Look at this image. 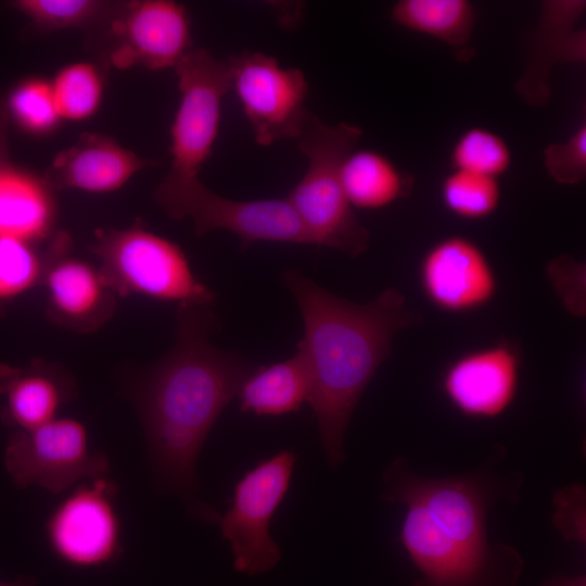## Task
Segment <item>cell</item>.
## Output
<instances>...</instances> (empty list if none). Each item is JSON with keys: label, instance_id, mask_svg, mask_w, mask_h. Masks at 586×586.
<instances>
[{"label": "cell", "instance_id": "cell-1", "mask_svg": "<svg viewBox=\"0 0 586 586\" xmlns=\"http://www.w3.org/2000/svg\"><path fill=\"white\" fill-rule=\"evenodd\" d=\"M215 327L207 307L179 306L176 343L145 373L136 402L161 485L180 494L198 515L219 522L218 513L196 497V460L212 426L254 367L241 355L212 345Z\"/></svg>", "mask_w": 586, "mask_h": 586}, {"label": "cell", "instance_id": "cell-2", "mask_svg": "<svg viewBox=\"0 0 586 586\" xmlns=\"http://www.w3.org/2000/svg\"><path fill=\"white\" fill-rule=\"evenodd\" d=\"M382 480V500L406 507L399 540L422 573L415 586H515L522 559L511 546L489 544L486 522L499 498H518L521 472L499 476L485 464L469 474L430 479L400 457Z\"/></svg>", "mask_w": 586, "mask_h": 586}, {"label": "cell", "instance_id": "cell-3", "mask_svg": "<svg viewBox=\"0 0 586 586\" xmlns=\"http://www.w3.org/2000/svg\"><path fill=\"white\" fill-rule=\"evenodd\" d=\"M304 323L297 343L309 378L308 403L318 421L327 461L337 468L345 459L344 435L367 385L391 351L394 335L421 317L393 288L366 304L342 298L295 269L283 273Z\"/></svg>", "mask_w": 586, "mask_h": 586}, {"label": "cell", "instance_id": "cell-4", "mask_svg": "<svg viewBox=\"0 0 586 586\" xmlns=\"http://www.w3.org/2000/svg\"><path fill=\"white\" fill-rule=\"evenodd\" d=\"M361 136L362 130L356 125H329L313 115L298 139L307 168L285 198L313 244L340 250L352 257L368 249L370 232L345 195L341 170Z\"/></svg>", "mask_w": 586, "mask_h": 586}, {"label": "cell", "instance_id": "cell-5", "mask_svg": "<svg viewBox=\"0 0 586 586\" xmlns=\"http://www.w3.org/2000/svg\"><path fill=\"white\" fill-rule=\"evenodd\" d=\"M92 251L115 295H142L179 306L207 307L215 301L182 249L141 225L98 231Z\"/></svg>", "mask_w": 586, "mask_h": 586}, {"label": "cell", "instance_id": "cell-6", "mask_svg": "<svg viewBox=\"0 0 586 586\" xmlns=\"http://www.w3.org/2000/svg\"><path fill=\"white\" fill-rule=\"evenodd\" d=\"M156 203L174 219L190 218L196 235L213 230L237 234L246 249L255 242L313 244L285 199L238 201L206 188L199 178L165 177L155 190Z\"/></svg>", "mask_w": 586, "mask_h": 586}, {"label": "cell", "instance_id": "cell-7", "mask_svg": "<svg viewBox=\"0 0 586 586\" xmlns=\"http://www.w3.org/2000/svg\"><path fill=\"white\" fill-rule=\"evenodd\" d=\"M174 67L180 102L170 128L171 168L167 177L187 180L199 178L213 152L231 78L227 60L203 48H191Z\"/></svg>", "mask_w": 586, "mask_h": 586}, {"label": "cell", "instance_id": "cell-8", "mask_svg": "<svg viewBox=\"0 0 586 586\" xmlns=\"http://www.w3.org/2000/svg\"><path fill=\"white\" fill-rule=\"evenodd\" d=\"M3 463L15 486L37 485L61 494L82 479L107 476L102 451L91 453L85 425L56 418L34 430H15L4 447Z\"/></svg>", "mask_w": 586, "mask_h": 586}, {"label": "cell", "instance_id": "cell-9", "mask_svg": "<svg viewBox=\"0 0 586 586\" xmlns=\"http://www.w3.org/2000/svg\"><path fill=\"white\" fill-rule=\"evenodd\" d=\"M233 88L249 119L255 141L268 146L300 139L310 118L308 84L296 67H282L262 52H242L227 59Z\"/></svg>", "mask_w": 586, "mask_h": 586}, {"label": "cell", "instance_id": "cell-10", "mask_svg": "<svg viewBox=\"0 0 586 586\" xmlns=\"http://www.w3.org/2000/svg\"><path fill=\"white\" fill-rule=\"evenodd\" d=\"M296 456L282 450L247 471L237 483L229 511L219 521L235 570L249 575L271 569L280 559L269 522L285 496Z\"/></svg>", "mask_w": 586, "mask_h": 586}, {"label": "cell", "instance_id": "cell-11", "mask_svg": "<svg viewBox=\"0 0 586 586\" xmlns=\"http://www.w3.org/2000/svg\"><path fill=\"white\" fill-rule=\"evenodd\" d=\"M117 484L107 476L77 486L50 513L46 537L51 551L67 565L95 569L122 553V527L114 498Z\"/></svg>", "mask_w": 586, "mask_h": 586}, {"label": "cell", "instance_id": "cell-12", "mask_svg": "<svg viewBox=\"0 0 586 586\" xmlns=\"http://www.w3.org/2000/svg\"><path fill=\"white\" fill-rule=\"evenodd\" d=\"M116 39L110 59L118 68L143 66L152 71L174 67L191 49L186 8L169 0L119 4L110 25Z\"/></svg>", "mask_w": 586, "mask_h": 586}, {"label": "cell", "instance_id": "cell-13", "mask_svg": "<svg viewBox=\"0 0 586 586\" xmlns=\"http://www.w3.org/2000/svg\"><path fill=\"white\" fill-rule=\"evenodd\" d=\"M585 0H545L524 43L523 71L514 90L532 107L550 100V75L560 65L585 64L586 31L578 23Z\"/></svg>", "mask_w": 586, "mask_h": 586}, {"label": "cell", "instance_id": "cell-14", "mask_svg": "<svg viewBox=\"0 0 586 586\" xmlns=\"http://www.w3.org/2000/svg\"><path fill=\"white\" fill-rule=\"evenodd\" d=\"M419 272L426 298L447 313L481 308L496 294V275L488 258L463 235H449L434 243L424 254Z\"/></svg>", "mask_w": 586, "mask_h": 586}, {"label": "cell", "instance_id": "cell-15", "mask_svg": "<svg viewBox=\"0 0 586 586\" xmlns=\"http://www.w3.org/2000/svg\"><path fill=\"white\" fill-rule=\"evenodd\" d=\"M520 360L507 344L470 352L445 370L442 388L462 415L492 419L512 404L519 385Z\"/></svg>", "mask_w": 586, "mask_h": 586}, {"label": "cell", "instance_id": "cell-16", "mask_svg": "<svg viewBox=\"0 0 586 586\" xmlns=\"http://www.w3.org/2000/svg\"><path fill=\"white\" fill-rule=\"evenodd\" d=\"M65 238L55 242L42 278L48 313L67 328L93 331L111 317L115 293L100 269L85 260L65 256Z\"/></svg>", "mask_w": 586, "mask_h": 586}, {"label": "cell", "instance_id": "cell-17", "mask_svg": "<svg viewBox=\"0 0 586 586\" xmlns=\"http://www.w3.org/2000/svg\"><path fill=\"white\" fill-rule=\"evenodd\" d=\"M154 165L151 160L120 146L110 137L84 133L60 152L46 173L47 184L105 193L123 187L137 171Z\"/></svg>", "mask_w": 586, "mask_h": 586}, {"label": "cell", "instance_id": "cell-18", "mask_svg": "<svg viewBox=\"0 0 586 586\" xmlns=\"http://www.w3.org/2000/svg\"><path fill=\"white\" fill-rule=\"evenodd\" d=\"M390 16L397 26L446 44L461 62L475 53L471 42L476 11L469 0H398Z\"/></svg>", "mask_w": 586, "mask_h": 586}, {"label": "cell", "instance_id": "cell-19", "mask_svg": "<svg viewBox=\"0 0 586 586\" xmlns=\"http://www.w3.org/2000/svg\"><path fill=\"white\" fill-rule=\"evenodd\" d=\"M310 378L300 351L294 356L262 366L244 380L238 397L242 412L281 416L301 409L308 402Z\"/></svg>", "mask_w": 586, "mask_h": 586}, {"label": "cell", "instance_id": "cell-20", "mask_svg": "<svg viewBox=\"0 0 586 586\" xmlns=\"http://www.w3.org/2000/svg\"><path fill=\"white\" fill-rule=\"evenodd\" d=\"M47 186L24 171L0 169V237L30 243L48 234L54 205Z\"/></svg>", "mask_w": 586, "mask_h": 586}, {"label": "cell", "instance_id": "cell-21", "mask_svg": "<svg viewBox=\"0 0 586 586\" xmlns=\"http://www.w3.org/2000/svg\"><path fill=\"white\" fill-rule=\"evenodd\" d=\"M345 195L353 208L380 209L410 195L415 178L381 152L353 150L341 170Z\"/></svg>", "mask_w": 586, "mask_h": 586}, {"label": "cell", "instance_id": "cell-22", "mask_svg": "<svg viewBox=\"0 0 586 586\" xmlns=\"http://www.w3.org/2000/svg\"><path fill=\"white\" fill-rule=\"evenodd\" d=\"M73 393V381L55 368L36 365L22 369L5 392L3 420L16 430H34L56 419Z\"/></svg>", "mask_w": 586, "mask_h": 586}, {"label": "cell", "instance_id": "cell-23", "mask_svg": "<svg viewBox=\"0 0 586 586\" xmlns=\"http://www.w3.org/2000/svg\"><path fill=\"white\" fill-rule=\"evenodd\" d=\"M498 178L453 169L441 184L445 207L455 216L479 220L493 215L500 202Z\"/></svg>", "mask_w": 586, "mask_h": 586}, {"label": "cell", "instance_id": "cell-24", "mask_svg": "<svg viewBox=\"0 0 586 586\" xmlns=\"http://www.w3.org/2000/svg\"><path fill=\"white\" fill-rule=\"evenodd\" d=\"M512 164L507 141L491 129L473 126L466 129L450 151L453 169L498 178Z\"/></svg>", "mask_w": 586, "mask_h": 586}, {"label": "cell", "instance_id": "cell-25", "mask_svg": "<svg viewBox=\"0 0 586 586\" xmlns=\"http://www.w3.org/2000/svg\"><path fill=\"white\" fill-rule=\"evenodd\" d=\"M119 4L93 0H20L13 7L40 30L78 28L112 17Z\"/></svg>", "mask_w": 586, "mask_h": 586}, {"label": "cell", "instance_id": "cell-26", "mask_svg": "<svg viewBox=\"0 0 586 586\" xmlns=\"http://www.w3.org/2000/svg\"><path fill=\"white\" fill-rule=\"evenodd\" d=\"M61 118L82 120L92 116L102 99V79L89 63H74L63 67L51 84Z\"/></svg>", "mask_w": 586, "mask_h": 586}, {"label": "cell", "instance_id": "cell-27", "mask_svg": "<svg viewBox=\"0 0 586 586\" xmlns=\"http://www.w3.org/2000/svg\"><path fill=\"white\" fill-rule=\"evenodd\" d=\"M47 264L28 242L0 237V301L16 297L42 281Z\"/></svg>", "mask_w": 586, "mask_h": 586}, {"label": "cell", "instance_id": "cell-28", "mask_svg": "<svg viewBox=\"0 0 586 586\" xmlns=\"http://www.w3.org/2000/svg\"><path fill=\"white\" fill-rule=\"evenodd\" d=\"M8 106L13 119L35 135L53 130L61 119L51 84L41 79H28L17 85L9 95Z\"/></svg>", "mask_w": 586, "mask_h": 586}, {"label": "cell", "instance_id": "cell-29", "mask_svg": "<svg viewBox=\"0 0 586 586\" xmlns=\"http://www.w3.org/2000/svg\"><path fill=\"white\" fill-rule=\"evenodd\" d=\"M543 160L546 173L557 183H581L586 177V123H581L563 141L548 144Z\"/></svg>", "mask_w": 586, "mask_h": 586}, {"label": "cell", "instance_id": "cell-30", "mask_svg": "<svg viewBox=\"0 0 586 586\" xmlns=\"http://www.w3.org/2000/svg\"><path fill=\"white\" fill-rule=\"evenodd\" d=\"M585 497L582 484L562 487L553 496L552 521L568 540L585 543Z\"/></svg>", "mask_w": 586, "mask_h": 586}, {"label": "cell", "instance_id": "cell-31", "mask_svg": "<svg viewBox=\"0 0 586 586\" xmlns=\"http://www.w3.org/2000/svg\"><path fill=\"white\" fill-rule=\"evenodd\" d=\"M21 371V368L0 364V397L5 394L9 386L20 375Z\"/></svg>", "mask_w": 586, "mask_h": 586}, {"label": "cell", "instance_id": "cell-32", "mask_svg": "<svg viewBox=\"0 0 586 586\" xmlns=\"http://www.w3.org/2000/svg\"><path fill=\"white\" fill-rule=\"evenodd\" d=\"M543 586H586L585 575L574 577L557 575L546 581Z\"/></svg>", "mask_w": 586, "mask_h": 586}, {"label": "cell", "instance_id": "cell-33", "mask_svg": "<svg viewBox=\"0 0 586 586\" xmlns=\"http://www.w3.org/2000/svg\"><path fill=\"white\" fill-rule=\"evenodd\" d=\"M37 579L28 575L18 576L13 582H4L0 579V586H36Z\"/></svg>", "mask_w": 586, "mask_h": 586}, {"label": "cell", "instance_id": "cell-34", "mask_svg": "<svg viewBox=\"0 0 586 586\" xmlns=\"http://www.w3.org/2000/svg\"><path fill=\"white\" fill-rule=\"evenodd\" d=\"M4 154H5V151H4V131H3L2 118L0 116V169L5 167Z\"/></svg>", "mask_w": 586, "mask_h": 586}]
</instances>
